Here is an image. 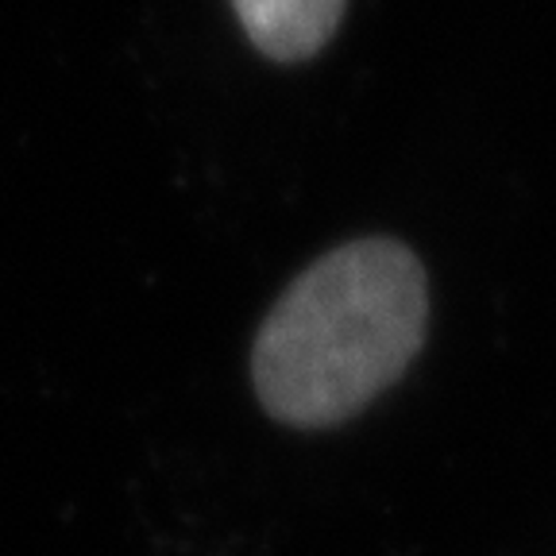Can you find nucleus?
Returning <instances> with one entry per match:
<instances>
[{
    "label": "nucleus",
    "instance_id": "obj_1",
    "mask_svg": "<svg viewBox=\"0 0 556 556\" xmlns=\"http://www.w3.org/2000/svg\"><path fill=\"white\" fill-rule=\"evenodd\" d=\"M426 332L429 278L406 243H340L267 313L252 348L255 394L282 426H340L406 375Z\"/></svg>",
    "mask_w": 556,
    "mask_h": 556
},
{
    "label": "nucleus",
    "instance_id": "obj_2",
    "mask_svg": "<svg viewBox=\"0 0 556 556\" xmlns=\"http://www.w3.org/2000/svg\"><path fill=\"white\" fill-rule=\"evenodd\" d=\"M348 0H232L243 35L270 62H305L337 31Z\"/></svg>",
    "mask_w": 556,
    "mask_h": 556
}]
</instances>
